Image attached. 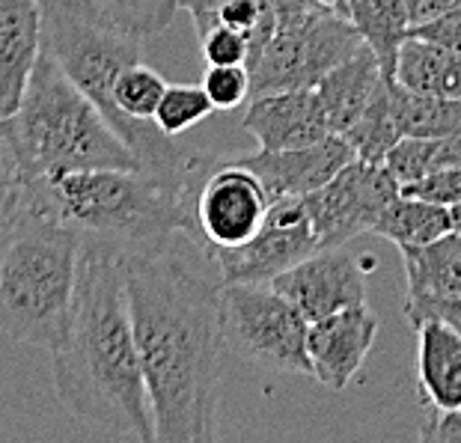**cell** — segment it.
<instances>
[{"mask_svg":"<svg viewBox=\"0 0 461 443\" xmlns=\"http://www.w3.org/2000/svg\"><path fill=\"white\" fill-rule=\"evenodd\" d=\"M122 265L155 443L214 440L221 357L227 351L221 280L191 268L167 244L122 253Z\"/></svg>","mask_w":461,"mask_h":443,"instance_id":"6da1fadb","label":"cell"},{"mask_svg":"<svg viewBox=\"0 0 461 443\" xmlns=\"http://www.w3.org/2000/svg\"><path fill=\"white\" fill-rule=\"evenodd\" d=\"M232 161H239L250 173H257L265 191L271 194V200H277V196H307L319 191L342 167L357 161V155L346 137L328 134L325 140L301 146V149H259L248 155H235Z\"/></svg>","mask_w":461,"mask_h":443,"instance_id":"4fadbf2b","label":"cell"},{"mask_svg":"<svg viewBox=\"0 0 461 443\" xmlns=\"http://www.w3.org/2000/svg\"><path fill=\"white\" fill-rule=\"evenodd\" d=\"M223 346L250 366L310 375V321L271 283H221Z\"/></svg>","mask_w":461,"mask_h":443,"instance_id":"8992f818","label":"cell"},{"mask_svg":"<svg viewBox=\"0 0 461 443\" xmlns=\"http://www.w3.org/2000/svg\"><path fill=\"white\" fill-rule=\"evenodd\" d=\"M81 253V235L33 205L0 235V330L9 339L45 351L60 346Z\"/></svg>","mask_w":461,"mask_h":443,"instance_id":"5b68a950","label":"cell"},{"mask_svg":"<svg viewBox=\"0 0 461 443\" xmlns=\"http://www.w3.org/2000/svg\"><path fill=\"white\" fill-rule=\"evenodd\" d=\"M0 125L31 179L72 170L143 167L111 120L77 90L45 48L18 111L9 120H0Z\"/></svg>","mask_w":461,"mask_h":443,"instance_id":"277c9868","label":"cell"},{"mask_svg":"<svg viewBox=\"0 0 461 443\" xmlns=\"http://www.w3.org/2000/svg\"><path fill=\"white\" fill-rule=\"evenodd\" d=\"M402 191L423 196V200H431V203H440V205H456L461 203V164L449 167L444 173L426 176V179H420L414 185H405Z\"/></svg>","mask_w":461,"mask_h":443,"instance_id":"4dcf8cb0","label":"cell"},{"mask_svg":"<svg viewBox=\"0 0 461 443\" xmlns=\"http://www.w3.org/2000/svg\"><path fill=\"white\" fill-rule=\"evenodd\" d=\"M417 378L423 405L431 411L461 408V333L449 324L426 321L417 328Z\"/></svg>","mask_w":461,"mask_h":443,"instance_id":"2e32d148","label":"cell"},{"mask_svg":"<svg viewBox=\"0 0 461 443\" xmlns=\"http://www.w3.org/2000/svg\"><path fill=\"white\" fill-rule=\"evenodd\" d=\"M402 4H405L408 15H411V27H414V24H426L431 18L449 13L458 0H402Z\"/></svg>","mask_w":461,"mask_h":443,"instance_id":"e575fe53","label":"cell"},{"mask_svg":"<svg viewBox=\"0 0 461 443\" xmlns=\"http://www.w3.org/2000/svg\"><path fill=\"white\" fill-rule=\"evenodd\" d=\"M396 111L405 137H458L461 102L458 98L420 95L396 81Z\"/></svg>","mask_w":461,"mask_h":443,"instance_id":"cb8c5ba5","label":"cell"},{"mask_svg":"<svg viewBox=\"0 0 461 443\" xmlns=\"http://www.w3.org/2000/svg\"><path fill=\"white\" fill-rule=\"evenodd\" d=\"M346 140L355 149L357 161L366 164H384L390 149L402 140V125H399V111H396V77H381L375 95L369 98L363 116L348 128Z\"/></svg>","mask_w":461,"mask_h":443,"instance_id":"7402d4cb","label":"cell"},{"mask_svg":"<svg viewBox=\"0 0 461 443\" xmlns=\"http://www.w3.org/2000/svg\"><path fill=\"white\" fill-rule=\"evenodd\" d=\"M456 9H461V0H458V4H456Z\"/></svg>","mask_w":461,"mask_h":443,"instance_id":"ab89813d","label":"cell"},{"mask_svg":"<svg viewBox=\"0 0 461 443\" xmlns=\"http://www.w3.org/2000/svg\"><path fill=\"white\" fill-rule=\"evenodd\" d=\"M396 81L411 93L461 102V57L423 36H408L399 51Z\"/></svg>","mask_w":461,"mask_h":443,"instance_id":"d6986e66","label":"cell"},{"mask_svg":"<svg viewBox=\"0 0 461 443\" xmlns=\"http://www.w3.org/2000/svg\"><path fill=\"white\" fill-rule=\"evenodd\" d=\"M316 250L319 241L303 196H277L250 241L230 250H212L209 259L221 283H271Z\"/></svg>","mask_w":461,"mask_h":443,"instance_id":"9c48e42d","label":"cell"},{"mask_svg":"<svg viewBox=\"0 0 461 443\" xmlns=\"http://www.w3.org/2000/svg\"><path fill=\"white\" fill-rule=\"evenodd\" d=\"M51 375L57 399L84 426L155 443L122 253L84 244L66 333L51 348Z\"/></svg>","mask_w":461,"mask_h":443,"instance_id":"7a4b0ae2","label":"cell"},{"mask_svg":"<svg viewBox=\"0 0 461 443\" xmlns=\"http://www.w3.org/2000/svg\"><path fill=\"white\" fill-rule=\"evenodd\" d=\"M402 310H405V319L414 324V328H420V324H426V321H440L461 333V294L444 298V301L411 303V307H402Z\"/></svg>","mask_w":461,"mask_h":443,"instance_id":"d6a6232c","label":"cell"},{"mask_svg":"<svg viewBox=\"0 0 461 443\" xmlns=\"http://www.w3.org/2000/svg\"><path fill=\"white\" fill-rule=\"evenodd\" d=\"M200 182L146 167L72 170L33 179L31 205L75 230L84 244L129 253L167 244L173 232H197L194 194Z\"/></svg>","mask_w":461,"mask_h":443,"instance_id":"3957f363","label":"cell"},{"mask_svg":"<svg viewBox=\"0 0 461 443\" xmlns=\"http://www.w3.org/2000/svg\"><path fill=\"white\" fill-rule=\"evenodd\" d=\"M212 24H227L232 31L248 36V42H250L248 66H250L262 54V48L268 45L274 27H277V15H274L268 0H223L218 6V13H214Z\"/></svg>","mask_w":461,"mask_h":443,"instance_id":"83f0119b","label":"cell"},{"mask_svg":"<svg viewBox=\"0 0 461 443\" xmlns=\"http://www.w3.org/2000/svg\"><path fill=\"white\" fill-rule=\"evenodd\" d=\"M449 218H453V232H461V203L449 205Z\"/></svg>","mask_w":461,"mask_h":443,"instance_id":"f35d334b","label":"cell"},{"mask_svg":"<svg viewBox=\"0 0 461 443\" xmlns=\"http://www.w3.org/2000/svg\"><path fill=\"white\" fill-rule=\"evenodd\" d=\"M42 54L39 0H0V120H9L31 84Z\"/></svg>","mask_w":461,"mask_h":443,"instance_id":"9a60e30c","label":"cell"},{"mask_svg":"<svg viewBox=\"0 0 461 443\" xmlns=\"http://www.w3.org/2000/svg\"><path fill=\"white\" fill-rule=\"evenodd\" d=\"M381 77H384V72H381L378 57L366 45L321 77L316 93L321 98V107H325L330 134L342 137L360 120L369 98L378 90Z\"/></svg>","mask_w":461,"mask_h":443,"instance_id":"e0dca14e","label":"cell"},{"mask_svg":"<svg viewBox=\"0 0 461 443\" xmlns=\"http://www.w3.org/2000/svg\"><path fill=\"white\" fill-rule=\"evenodd\" d=\"M283 298L292 301L307 321L366 303V271L357 256L342 248H325L292 265L271 280Z\"/></svg>","mask_w":461,"mask_h":443,"instance_id":"8fae6325","label":"cell"},{"mask_svg":"<svg viewBox=\"0 0 461 443\" xmlns=\"http://www.w3.org/2000/svg\"><path fill=\"white\" fill-rule=\"evenodd\" d=\"M363 48V39L346 15L316 6L289 22H277L268 45L253 60L250 98L280 90H316L330 68Z\"/></svg>","mask_w":461,"mask_h":443,"instance_id":"52a82bcc","label":"cell"},{"mask_svg":"<svg viewBox=\"0 0 461 443\" xmlns=\"http://www.w3.org/2000/svg\"><path fill=\"white\" fill-rule=\"evenodd\" d=\"M378 337V316L366 303L339 310L328 319L310 321L307 357L310 375L328 390H346L363 369Z\"/></svg>","mask_w":461,"mask_h":443,"instance_id":"7c38bea8","label":"cell"},{"mask_svg":"<svg viewBox=\"0 0 461 443\" xmlns=\"http://www.w3.org/2000/svg\"><path fill=\"white\" fill-rule=\"evenodd\" d=\"M271 194L257 173L239 161H223L203 176L194 194V226L212 250H230L250 241L268 214Z\"/></svg>","mask_w":461,"mask_h":443,"instance_id":"30bf717a","label":"cell"},{"mask_svg":"<svg viewBox=\"0 0 461 443\" xmlns=\"http://www.w3.org/2000/svg\"><path fill=\"white\" fill-rule=\"evenodd\" d=\"M214 111H239L250 98V68L248 66H209L203 75Z\"/></svg>","mask_w":461,"mask_h":443,"instance_id":"f1b7e54d","label":"cell"},{"mask_svg":"<svg viewBox=\"0 0 461 443\" xmlns=\"http://www.w3.org/2000/svg\"><path fill=\"white\" fill-rule=\"evenodd\" d=\"M319 4L325 6V9H330V13L348 18V4H351V0H319Z\"/></svg>","mask_w":461,"mask_h":443,"instance_id":"74e56055","label":"cell"},{"mask_svg":"<svg viewBox=\"0 0 461 443\" xmlns=\"http://www.w3.org/2000/svg\"><path fill=\"white\" fill-rule=\"evenodd\" d=\"M214 113V104L203 84H167V90L158 102L152 122L161 128L164 134L179 137L200 125L205 116Z\"/></svg>","mask_w":461,"mask_h":443,"instance_id":"484cf974","label":"cell"},{"mask_svg":"<svg viewBox=\"0 0 461 443\" xmlns=\"http://www.w3.org/2000/svg\"><path fill=\"white\" fill-rule=\"evenodd\" d=\"M77 4L140 39L164 33L179 9V0H77Z\"/></svg>","mask_w":461,"mask_h":443,"instance_id":"d4e9b609","label":"cell"},{"mask_svg":"<svg viewBox=\"0 0 461 443\" xmlns=\"http://www.w3.org/2000/svg\"><path fill=\"white\" fill-rule=\"evenodd\" d=\"M348 22L355 24L363 45L378 57L381 72L396 77L399 51L411 36V15L402 0H351Z\"/></svg>","mask_w":461,"mask_h":443,"instance_id":"ffe728a7","label":"cell"},{"mask_svg":"<svg viewBox=\"0 0 461 443\" xmlns=\"http://www.w3.org/2000/svg\"><path fill=\"white\" fill-rule=\"evenodd\" d=\"M411 36H423L429 42L444 45L447 51H453L461 57V9H449V13L431 18L426 24H414L411 27Z\"/></svg>","mask_w":461,"mask_h":443,"instance_id":"1f68e13d","label":"cell"},{"mask_svg":"<svg viewBox=\"0 0 461 443\" xmlns=\"http://www.w3.org/2000/svg\"><path fill=\"white\" fill-rule=\"evenodd\" d=\"M241 125L259 149H301L330 134L325 107L316 90H280L250 98Z\"/></svg>","mask_w":461,"mask_h":443,"instance_id":"5bb4252c","label":"cell"},{"mask_svg":"<svg viewBox=\"0 0 461 443\" xmlns=\"http://www.w3.org/2000/svg\"><path fill=\"white\" fill-rule=\"evenodd\" d=\"M33 179L27 176L13 140L0 125V235L31 209Z\"/></svg>","mask_w":461,"mask_h":443,"instance_id":"4316f807","label":"cell"},{"mask_svg":"<svg viewBox=\"0 0 461 443\" xmlns=\"http://www.w3.org/2000/svg\"><path fill=\"white\" fill-rule=\"evenodd\" d=\"M420 438L426 443H461V408L456 411H435Z\"/></svg>","mask_w":461,"mask_h":443,"instance_id":"836d02e7","label":"cell"},{"mask_svg":"<svg viewBox=\"0 0 461 443\" xmlns=\"http://www.w3.org/2000/svg\"><path fill=\"white\" fill-rule=\"evenodd\" d=\"M223 4V0H179V9H185V13L191 15L194 22V31L205 33L214 22V13H218V6Z\"/></svg>","mask_w":461,"mask_h":443,"instance_id":"d590c367","label":"cell"},{"mask_svg":"<svg viewBox=\"0 0 461 443\" xmlns=\"http://www.w3.org/2000/svg\"><path fill=\"white\" fill-rule=\"evenodd\" d=\"M200 48L209 66H248L250 60L248 36L232 31L227 24H212L200 36Z\"/></svg>","mask_w":461,"mask_h":443,"instance_id":"f546056e","label":"cell"},{"mask_svg":"<svg viewBox=\"0 0 461 443\" xmlns=\"http://www.w3.org/2000/svg\"><path fill=\"white\" fill-rule=\"evenodd\" d=\"M372 232L381 239L393 241L396 248H420L440 239V235L453 232V218H449V205L423 200V196L402 191L393 203L381 212V218L372 226Z\"/></svg>","mask_w":461,"mask_h":443,"instance_id":"44dd1931","label":"cell"},{"mask_svg":"<svg viewBox=\"0 0 461 443\" xmlns=\"http://www.w3.org/2000/svg\"><path fill=\"white\" fill-rule=\"evenodd\" d=\"M274 15H277V22H289V18H298L303 13H310V9L321 6L319 0H268Z\"/></svg>","mask_w":461,"mask_h":443,"instance_id":"8d00e7d4","label":"cell"},{"mask_svg":"<svg viewBox=\"0 0 461 443\" xmlns=\"http://www.w3.org/2000/svg\"><path fill=\"white\" fill-rule=\"evenodd\" d=\"M405 268V303H429L461 294V232H447L420 248H399Z\"/></svg>","mask_w":461,"mask_h":443,"instance_id":"ac0fdd59","label":"cell"},{"mask_svg":"<svg viewBox=\"0 0 461 443\" xmlns=\"http://www.w3.org/2000/svg\"><path fill=\"white\" fill-rule=\"evenodd\" d=\"M387 170L399 185H414L426 176L444 173L461 164V134L458 137H402L384 158Z\"/></svg>","mask_w":461,"mask_h":443,"instance_id":"603a6c76","label":"cell"},{"mask_svg":"<svg viewBox=\"0 0 461 443\" xmlns=\"http://www.w3.org/2000/svg\"><path fill=\"white\" fill-rule=\"evenodd\" d=\"M402 194V185L387 164L351 161L319 191L303 196L319 250L342 248L346 241L372 232L381 212Z\"/></svg>","mask_w":461,"mask_h":443,"instance_id":"ba28073f","label":"cell"}]
</instances>
